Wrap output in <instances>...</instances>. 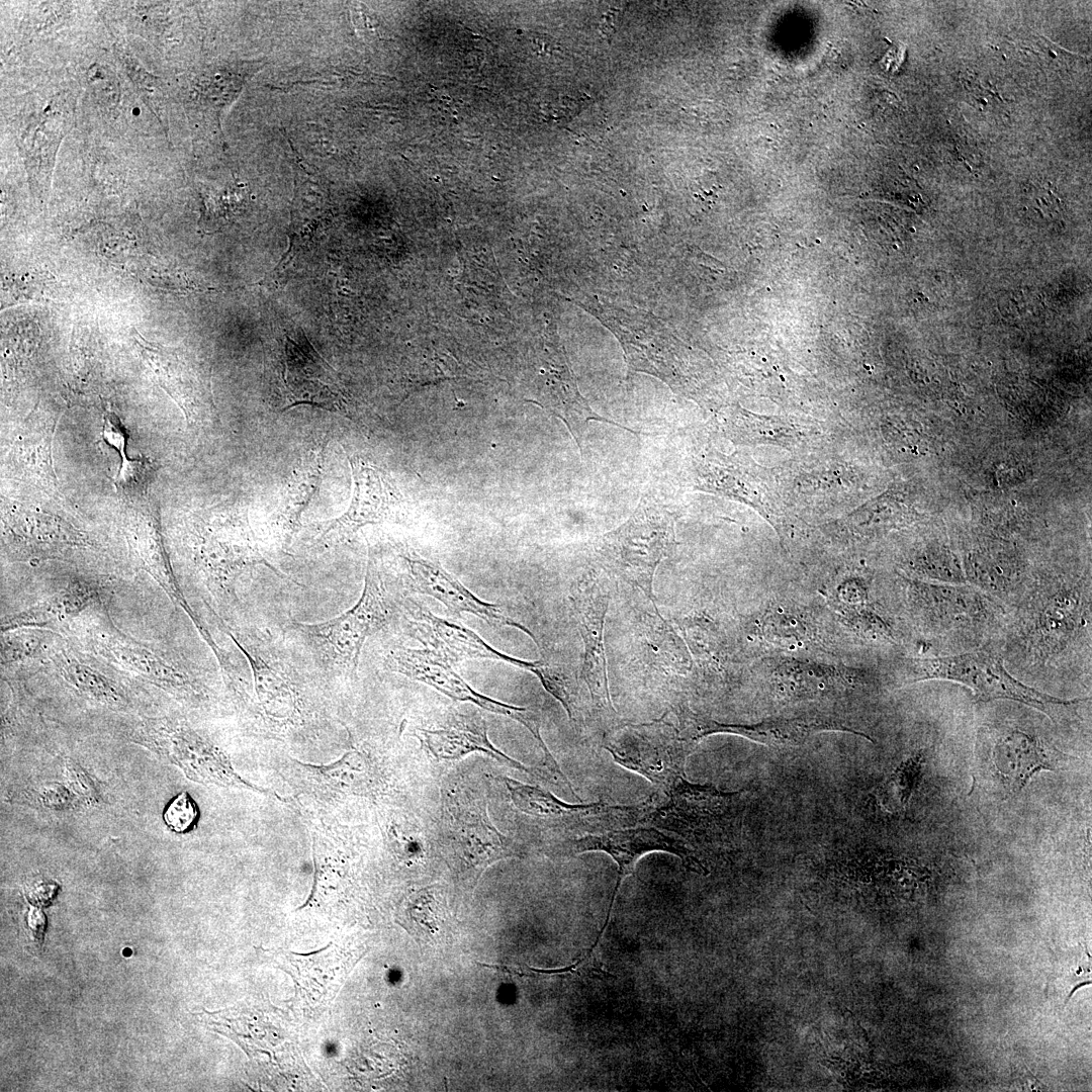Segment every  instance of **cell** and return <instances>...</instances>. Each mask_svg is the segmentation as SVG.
<instances>
[{
  "label": "cell",
  "instance_id": "6da1fadb",
  "mask_svg": "<svg viewBox=\"0 0 1092 1092\" xmlns=\"http://www.w3.org/2000/svg\"><path fill=\"white\" fill-rule=\"evenodd\" d=\"M675 545L674 518L664 507L643 497L632 516L594 544L597 564L608 574L632 584L652 603L655 571Z\"/></svg>",
  "mask_w": 1092,
  "mask_h": 1092
},
{
  "label": "cell",
  "instance_id": "7a4b0ae2",
  "mask_svg": "<svg viewBox=\"0 0 1092 1092\" xmlns=\"http://www.w3.org/2000/svg\"><path fill=\"white\" fill-rule=\"evenodd\" d=\"M389 615L383 582L370 558L362 595L353 608L322 623L295 622L294 629L324 667L354 676L366 638L382 628Z\"/></svg>",
  "mask_w": 1092,
  "mask_h": 1092
},
{
  "label": "cell",
  "instance_id": "3957f363",
  "mask_svg": "<svg viewBox=\"0 0 1092 1092\" xmlns=\"http://www.w3.org/2000/svg\"><path fill=\"white\" fill-rule=\"evenodd\" d=\"M1075 759L1023 731L986 728L980 731L976 743L974 786L991 794L1013 796L1034 774L1065 769Z\"/></svg>",
  "mask_w": 1092,
  "mask_h": 1092
},
{
  "label": "cell",
  "instance_id": "277c9868",
  "mask_svg": "<svg viewBox=\"0 0 1092 1092\" xmlns=\"http://www.w3.org/2000/svg\"><path fill=\"white\" fill-rule=\"evenodd\" d=\"M909 680L945 679L960 682L975 693L976 700H1012L1045 713L1056 720L1063 711L1082 700H1062L1038 692L1013 677L1000 657L981 649L960 655L914 659L908 664Z\"/></svg>",
  "mask_w": 1092,
  "mask_h": 1092
},
{
  "label": "cell",
  "instance_id": "5b68a950",
  "mask_svg": "<svg viewBox=\"0 0 1092 1092\" xmlns=\"http://www.w3.org/2000/svg\"><path fill=\"white\" fill-rule=\"evenodd\" d=\"M603 747L621 766L639 774L665 794L685 778V764L695 746L687 741L666 714L645 723L611 728Z\"/></svg>",
  "mask_w": 1092,
  "mask_h": 1092
},
{
  "label": "cell",
  "instance_id": "8992f818",
  "mask_svg": "<svg viewBox=\"0 0 1092 1092\" xmlns=\"http://www.w3.org/2000/svg\"><path fill=\"white\" fill-rule=\"evenodd\" d=\"M385 664L389 670L430 686L453 700L470 702L483 710L521 723L534 736L543 751L541 767L550 772L560 769L541 736L542 720L539 711L509 705L478 693L453 669L449 661L430 648L396 646L387 653Z\"/></svg>",
  "mask_w": 1092,
  "mask_h": 1092
},
{
  "label": "cell",
  "instance_id": "52a82bcc",
  "mask_svg": "<svg viewBox=\"0 0 1092 1092\" xmlns=\"http://www.w3.org/2000/svg\"><path fill=\"white\" fill-rule=\"evenodd\" d=\"M672 711L681 736L694 746L704 737L718 733L735 734L775 748L802 745L811 736L823 731H844L872 740L867 734L849 728L841 720L827 716L777 718L752 724H724L686 706H676Z\"/></svg>",
  "mask_w": 1092,
  "mask_h": 1092
},
{
  "label": "cell",
  "instance_id": "ba28073f",
  "mask_svg": "<svg viewBox=\"0 0 1092 1092\" xmlns=\"http://www.w3.org/2000/svg\"><path fill=\"white\" fill-rule=\"evenodd\" d=\"M133 742L180 767L189 780L229 784L234 772L213 745L170 720L148 719L132 732Z\"/></svg>",
  "mask_w": 1092,
  "mask_h": 1092
},
{
  "label": "cell",
  "instance_id": "9c48e42d",
  "mask_svg": "<svg viewBox=\"0 0 1092 1092\" xmlns=\"http://www.w3.org/2000/svg\"><path fill=\"white\" fill-rule=\"evenodd\" d=\"M609 600V589L596 577L579 582L572 590L571 602L584 644L582 677L595 709L607 720L616 721L618 714L610 697L604 643Z\"/></svg>",
  "mask_w": 1092,
  "mask_h": 1092
},
{
  "label": "cell",
  "instance_id": "30bf717a",
  "mask_svg": "<svg viewBox=\"0 0 1092 1092\" xmlns=\"http://www.w3.org/2000/svg\"><path fill=\"white\" fill-rule=\"evenodd\" d=\"M568 850L572 853L586 851H602L609 854L618 864V878L609 906L606 922L601 933L607 926L615 899L621 883L626 876L631 874L636 861L646 853L662 851L679 857L682 864L696 873L705 872V868L695 856L694 850L677 835L663 832L653 827H638L623 830H613L600 834H592L567 841Z\"/></svg>",
  "mask_w": 1092,
  "mask_h": 1092
},
{
  "label": "cell",
  "instance_id": "8fae6325",
  "mask_svg": "<svg viewBox=\"0 0 1092 1092\" xmlns=\"http://www.w3.org/2000/svg\"><path fill=\"white\" fill-rule=\"evenodd\" d=\"M354 481L348 510L339 518L324 525L323 536L346 538L369 524L390 519L401 496L386 473L359 458L350 459Z\"/></svg>",
  "mask_w": 1092,
  "mask_h": 1092
},
{
  "label": "cell",
  "instance_id": "7c38bea8",
  "mask_svg": "<svg viewBox=\"0 0 1092 1092\" xmlns=\"http://www.w3.org/2000/svg\"><path fill=\"white\" fill-rule=\"evenodd\" d=\"M283 382L287 407L311 404L339 413L347 410L334 371L309 346L294 342L286 346Z\"/></svg>",
  "mask_w": 1092,
  "mask_h": 1092
},
{
  "label": "cell",
  "instance_id": "4fadbf2b",
  "mask_svg": "<svg viewBox=\"0 0 1092 1092\" xmlns=\"http://www.w3.org/2000/svg\"><path fill=\"white\" fill-rule=\"evenodd\" d=\"M405 559L412 586L416 592L435 598L455 615L469 613L492 626L518 628L538 645L536 637L529 629L506 616L499 606L478 599L440 564L420 556L410 555Z\"/></svg>",
  "mask_w": 1092,
  "mask_h": 1092
},
{
  "label": "cell",
  "instance_id": "5bb4252c",
  "mask_svg": "<svg viewBox=\"0 0 1092 1092\" xmlns=\"http://www.w3.org/2000/svg\"><path fill=\"white\" fill-rule=\"evenodd\" d=\"M419 638L432 646L436 653L450 663L467 659L504 661L533 673L538 660L527 661L503 653L465 626L442 619L429 610L414 604L411 611Z\"/></svg>",
  "mask_w": 1092,
  "mask_h": 1092
},
{
  "label": "cell",
  "instance_id": "9a60e30c",
  "mask_svg": "<svg viewBox=\"0 0 1092 1092\" xmlns=\"http://www.w3.org/2000/svg\"><path fill=\"white\" fill-rule=\"evenodd\" d=\"M452 845L461 872L475 881L491 863L517 856L521 849L490 822L485 808L458 812L451 831Z\"/></svg>",
  "mask_w": 1092,
  "mask_h": 1092
},
{
  "label": "cell",
  "instance_id": "2e32d148",
  "mask_svg": "<svg viewBox=\"0 0 1092 1092\" xmlns=\"http://www.w3.org/2000/svg\"><path fill=\"white\" fill-rule=\"evenodd\" d=\"M418 737L437 760H455L473 752H481L518 770L540 777L537 768L530 769L494 747L487 736L486 722L479 713L457 715L444 728L421 729Z\"/></svg>",
  "mask_w": 1092,
  "mask_h": 1092
},
{
  "label": "cell",
  "instance_id": "e0dca14e",
  "mask_svg": "<svg viewBox=\"0 0 1092 1092\" xmlns=\"http://www.w3.org/2000/svg\"><path fill=\"white\" fill-rule=\"evenodd\" d=\"M909 598L919 616L937 628H953L984 620L990 613L985 598L970 587L915 583Z\"/></svg>",
  "mask_w": 1092,
  "mask_h": 1092
},
{
  "label": "cell",
  "instance_id": "ac0fdd59",
  "mask_svg": "<svg viewBox=\"0 0 1092 1092\" xmlns=\"http://www.w3.org/2000/svg\"><path fill=\"white\" fill-rule=\"evenodd\" d=\"M295 153V152H294ZM295 195L291 210L290 249L295 252L312 238L331 214L330 194L316 169L295 153Z\"/></svg>",
  "mask_w": 1092,
  "mask_h": 1092
},
{
  "label": "cell",
  "instance_id": "d6986e66",
  "mask_svg": "<svg viewBox=\"0 0 1092 1092\" xmlns=\"http://www.w3.org/2000/svg\"><path fill=\"white\" fill-rule=\"evenodd\" d=\"M772 678L777 688L792 697H817L852 687L856 672L834 665L784 659L775 664Z\"/></svg>",
  "mask_w": 1092,
  "mask_h": 1092
},
{
  "label": "cell",
  "instance_id": "ffe728a7",
  "mask_svg": "<svg viewBox=\"0 0 1092 1092\" xmlns=\"http://www.w3.org/2000/svg\"><path fill=\"white\" fill-rule=\"evenodd\" d=\"M504 782L510 792L514 806L521 812L535 818L559 819L595 815L604 811L603 802L592 804H568L542 788L523 784L505 777Z\"/></svg>",
  "mask_w": 1092,
  "mask_h": 1092
},
{
  "label": "cell",
  "instance_id": "44dd1931",
  "mask_svg": "<svg viewBox=\"0 0 1092 1092\" xmlns=\"http://www.w3.org/2000/svg\"><path fill=\"white\" fill-rule=\"evenodd\" d=\"M756 626L762 638L778 645H804L816 637L813 620L792 607H770Z\"/></svg>",
  "mask_w": 1092,
  "mask_h": 1092
},
{
  "label": "cell",
  "instance_id": "7402d4cb",
  "mask_svg": "<svg viewBox=\"0 0 1092 1092\" xmlns=\"http://www.w3.org/2000/svg\"><path fill=\"white\" fill-rule=\"evenodd\" d=\"M1078 592L1072 589L1061 590L1051 598L1049 604L1042 610L1038 618V629L1046 640L1052 643L1062 641L1061 638L1071 635L1078 623L1077 615L1081 601L1076 598Z\"/></svg>",
  "mask_w": 1092,
  "mask_h": 1092
},
{
  "label": "cell",
  "instance_id": "603a6c76",
  "mask_svg": "<svg viewBox=\"0 0 1092 1092\" xmlns=\"http://www.w3.org/2000/svg\"><path fill=\"white\" fill-rule=\"evenodd\" d=\"M65 676L86 696L111 706L124 703L118 689L103 674L86 665L69 662L64 666Z\"/></svg>",
  "mask_w": 1092,
  "mask_h": 1092
},
{
  "label": "cell",
  "instance_id": "cb8c5ba5",
  "mask_svg": "<svg viewBox=\"0 0 1092 1092\" xmlns=\"http://www.w3.org/2000/svg\"><path fill=\"white\" fill-rule=\"evenodd\" d=\"M198 809L188 793L182 792L166 806L163 819L167 827L175 833H186L196 824Z\"/></svg>",
  "mask_w": 1092,
  "mask_h": 1092
},
{
  "label": "cell",
  "instance_id": "d4e9b609",
  "mask_svg": "<svg viewBox=\"0 0 1092 1092\" xmlns=\"http://www.w3.org/2000/svg\"><path fill=\"white\" fill-rule=\"evenodd\" d=\"M65 771L68 787L79 801L87 806H95L100 803L101 795L94 780L78 762L66 758Z\"/></svg>",
  "mask_w": 1092,
  "mask_h": 1092
},
{
  "label": "cell",
  "instance_id": "484cf974",
  "mask_svg": "<svg viewBox=\"0 0 1092 1092\" xmlns=\"http://www.w3.org/2000/svg\"><path fill=\"white\" fill-rule=\"evenodd\" d=\"M153 473L152 463L147 459L130 460L122 457L115 484L126 493L141 491L149 482Z\"/></svg>",
  "mask_w": 1092,
  "mask_h": 1092
},
{
  "label": "cell",
  "instance_id": "4316f807",
  "mask_svg": "<svg viewBox=\"0 0 1092 1092\" xmlns=\"http://www.w3.org/2000/svg\"><path fill=\"white\" fill-rule=\"evenodd\" d=\"M39 798L46 807L56 810L70 809L78 801V798L69 787L59 784L44 787Z\"/></svg>",
  "mask_w": 1092,
  "mask_h": 1092
},
{
  "label": "cell",
  "instance_id": "83f0119b",
  "mask_svg": "<svg viewBox=\"0 0 1092 1092\" xmlns=\"http://www.w3.org/2000/svg\"><path fill=\"white\" fill-rule=\"evenodd\" d=\"M101 435L103 440L109 446L117 450L122 457L125 456L127 434L120 420L115 415L108 413L104 417Z\"/></svg>",
  "mask_w": 1092,
  "mask_h": 1092
},
{
  "label": "cell",
  "instance_id": "f1b7e54d",
  "mask_svg": "<svg viewBox=\"0 0 1092 1092\" xmlns=\"http://www.w3.org/2000/svg\"><path fill=\"white\" fill-rule=\"evenodd\" d=\"M55 891L56 887L54 885L40 883L31 888L27 897L32 903L43 905L54 897Z\"/></svg>",
  "mask_w": 1092,
  "mask_h": 1092
},
{
  "label": "cell",
  "instance_id": "f546056e",
  "mask_svg": "<svg viewBox=\"0 0 1092 1092\" xmlns=\"http://www.w3.org/2000/svg\"><path fill=\"white\" fill-rule=\"evenodd\" d=\"M618 16L619 11L617 9H609L607 13L604 14L600 24V30L605 37H610L615 32Z\"/></svg>",
  "mask_w": 1092,
  "mask_h": 1092
}]
</instances>
